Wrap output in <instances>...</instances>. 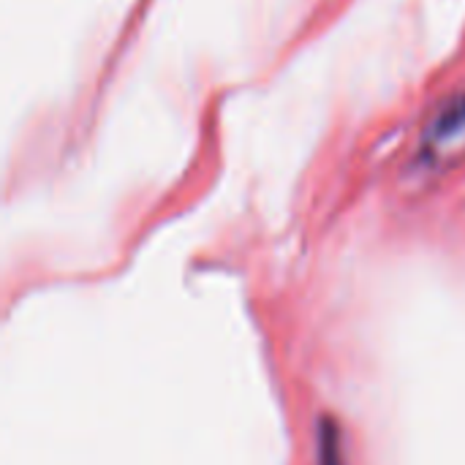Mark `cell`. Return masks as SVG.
Listing matches in <instances>:
<instances>
[{"instance_id": "1", "label": "cell", "mask_w": 465, "mask_h": 465, "mask_svg": "<svg viewBox=\"0 0 465 465\" xmlns=\"http://www.w3.org/2000/svg\"><path fill=\"white\" fill-rule=\"evenodd\" d=\"M465 134V93L452 95L447 104H441L433 114V120L428 123L425 131V147L428 150H439L455 139H460Z\"/></svg>"}, {"instance_id": "2", "label": "cell", "mask_w": 465, "mask_h": 465, "mask_svg": "<svg viewBox=\"0 0 465 465\" xmlns=\"http://www.w3.org/2000/svg\"><path fill=\"white\" fill-rule=\"evenodd\" d=\"M316 465H343V447H341V430L332 420H322L319 425V441H316Z\"/></svg>"}]
</instances>
